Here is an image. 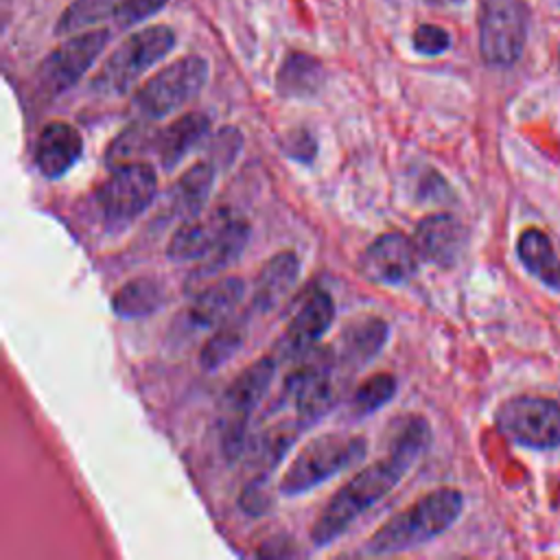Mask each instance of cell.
Masks as SVG:
<instances>
[{
  "label": "cell",
  "mask_w": 560,
  "mask_h": 560,
  "mask_svg": "<svg viewBox=\"0 0 560 560\" xmlns=\"http://www.w3.org/2000/svg\"><path fill=\"white\" fill-rule=\"evenodd\" d=\"M431 440L429 422L420 416H409L394 435L387 457L357 472L322 510L311 529V540L319 547L339 538L361 514L387 497L405 477L411 464L422 455Z\"/></svg>",
  "instance_id": "1"
},
{
  "label": "cell",
  "mask_w": 560,
  "mask_h": 560,
  "mask_svg": "<svg viewBox=\"0 0 560 560\" xmlns=\"http://www.w3.org/2000/svg\"><path fill=\"white\" fill-rule=\"evenodd\" d=\"M464 497L455 488L433 490L407 510L387 518L365 542V551L372 556L398 553L422 545L444 529H448L462 514Z\"/></svg>",
  "instance_id": "2"
},
{
  "label": "cell",
  "mask_w": 560,
  "mask_h": 560,
  "mask_svg": "<svg viewBox=\"0 0 560 560\" xmlns=\"http://www.w3.org/2000/svg\"><path fill=\"white\" fill-rule=\"evenodd\" d=\"M365 440L350 433H324L298 451L280 479V492L302 494L337 472L350 468L365 455Z\"/></svg>",
  "instance_id": "3"
},
{
  "label": "cell",
  "mask_w": 560,
  "mask_h": 560,
  "mask_svg": "<svg viewBox=\"0 0 560 560\" xmlns=\"http://www.w3.org/2000/svg\"><path fill=\"white\" fill-rule=\"evenodd\" d=\"M175 46V33L168 26H149L129 35L101 66L92 88L101 94L127 92L153 63L164 59Z\"/></svg>",
  "instance_id": "4"
},
{
  "label": "cell",
  "mask_w": 560,
  "mask_h": 560,
  "mask_svg": "<svg viewBox=\"0 0 560 560\" xmlns=\"http://www.w3.org/2000/svg\"><path fill=\"white\" fill-rule=\"evenodd\" d=\"M276 374V363L269 357L254 361L225 389L221 398V446L225 457L234 459L243 451L247 422Z\"/></svg>",
  "instance_id": "5"
},
{
  "label": "cell",
  "mask_w": 560,
  "mask_h": 560,
  "mask_svg": "<svg viewBox=\"0 0 560 560\" xmlns=\"http://www.w3.org/2000/svg\"><path fill=\"white\" fill-rule=\"evenodd\" d=\"M208 77V63L197 57H182L179 61L153 74L133 96V109L149 120L164 118L199 94Z\"/></svg>",
  "instance_id": "6"
},
{
  "label": "cell",
  "mask_w": 560,
  "mask_h": 560,
  "mask_svg": "<svg viewBox=\"0 0 560 560\" xmlns=\"http://www.w3.org/2000/svg\"><path fill=\"white\" fill-rule=\"evenodd\" d=\"M497 429L514 444L549 451L560 446V402L540 396H514L497 413Z\"/></svg>",
  "instance_id": "7"
},
{
  "label": "cell",
  "mask_w": 560,
  "mask_h": 560,
  "mask_svg": "<svg viewBox=\"0 0 560 560\" xmlns=\"http://www.w3.org/2000/svg\"><path fill=\"white\" fill-rule=\"evenodd\" d=\"M158 192L155 171L147 162H122L98 186L96 203L109 223H129L142 214Z\"/></svg>",
  "instance_id": "8"
},
{
  "label": "cell",
  "mask_w": 560,
  "mask_h": 560,
  "mask_svg": "<svg viewBox=\"0 0 560 560\" xmlns=\"http://www.w3.org/2000/svg\"><path fill=\"white\" fill-rule=\"evenodd\" d=\"M527 9L521 0H483L479 50L488 66H512L525 46Z\"/></svg>",
  "instance_id": "9"
},
{
  "label": "cell",
  "mask_w": 560,
  "mask_h": 560,
  "mask_svg": "<svg viewBox=\"0 0 560 560\" xmlns=\"http://www.w3.org/2000/svg\"><path fill=\"white\" fill-rule=\"evenodd\" d=\"M335 357L324 350L308 354L284 381V398L295 407L298 420L313 422L322 418L339 398V385L332 376Z\"/></svg>",
  "instance_id": "10"
},
{
  "label": "cell",
  "mask_w": 560,
  "mask_h": 560,
  "mask_svg": "<svg viewBox=\"0 0 560 560\" xmlns=\"http://www.w3.org/2000/svg\"><path fill=\"white\" fill-rule=\"evenodd\" d=\"M107 39L109 33L103 28L70 37L42 61L37 70V85L52 96L68 90L83 77V72L101 55Z\"/></svg>",
  "instance_id": "11"
},
{
  "label": "cell",
  "mask_w": 560,
  "mask_h": 560,
  "mask_svg": "<svg viewBox=\"0 0 560 560\" xmlns=\"http://www.w3.org/2000/svg\"><path fill=\"white\" fill-rule=\"evenodd\" d=\"M420 262L413 238L400 232H387L376 236L361 254V273L376 284H402L407 282Z\"/></svg>",
  "instance_id": "12"
},
{
  "label": "cell",
  "mask_w": 560,
  "mask_h": 560,
  "mask_svg": "<svg viewBox=\"0 0 560 560\" xmlns=\"http://www.w3.org/2000/svg\"><path fill=\"white\" fill-rule=\"evenodd\" d=\"M413 243L422 260L438 267H453L466 247V228L453 214H427L416 225Z\"/></svg>",
  "instance_id": "13"
},
{
  "label": "cell",
  "mask_w": 560,
  "mask_h": 560,
  "mask_svg": "<svg viewBox=\"0 0 560 560\" xmlns=\"http://www.w3.org/2000/svg\"><path fill=\"white\" fill-rule=\"evenodd\" d=\"M234 217L228 208H217L203 217L195 214L182 223L166 245V256L175 262L203 260L219 245L230 219Z\"/></svg>",
  "instance_id": "14"
},
{
  "label": "cell",
  "mask_w": 560,
  "mask_h": 560,
  "mask_svg": "<svg viewBox=\"0 0 560 560\" xmlns=\"http://www.w3.org/2000/svg\"><path fill=\"white\" fill-rule=\"evenodd\" d=\"M83 153L81 133L63 120L48 122L35 142V166L44 177H61Z\"/></svg>",
  "instance_id": "15"
},
{
  "label": "cell",
  "mask_w": 560,
  "mask_h": 560,
  "mask_svg": "<svg viewBox=\"0 0 560 560\" xmlns=\"http://www.w3.org/2000/svg\"><path fill=\"white\" fill-rule=\"evenodd\" d=\"M335 304L324 289H315L298 308L284 330V350L289 354L308 352L332 324Z\"/></svg>",
  "instance_id": "16"
},
{
  "label": "cell",
  "mask_w": 560,
  "mask_h": 560,
  "mask_svg": "<svg viewBox=\"0 0 560 560\" xmlns=\"http://www.w3.org/2000/svg\"><path fill=\"white\" fill-rule=\"evenodd\" d=\"M300 276V260L293 252H280L267 260L254 280L252 306L260 313L273 311L295 287Z\"/></svg>",
  "instance_id": "17"
},
{
  "label": "cell",
  "mask_w": 560,
  "mask_h": 560,
  "mask_svg": "<svg viewBox=\"0 0 560 560\" xmlns=\"http://www.w3.org/2000/svg\"><path fill=\"white\" fill-rule=\"evenodd\" d=\"M245 293V284L241 278H223L210 287H203L199 293H195L190 308H188V322L192 328H210L230 317V313L238 306L241 298Z\"/></svg>",
  "instance_id": "18"
},
{
  "label": "cell",
  "mask_w": 560,
  "mask_h": 560,
  "mask_svg": "<svg viewBox=\"0 0 560 560\" xmlns=\"http://www.w3.org/2000/svg\"><path fill=\"white\" fill-rule=\"evenodd\" d=\"M208 116L192 112L179 116L175 122L155 131L151 147L155 149L162 166L173 168L177 162H182L186 153L201 142V138L208 133Z\"/></svg>",
  "instance_id": "19"
},
{
  "label": "cell",
  "mask_w": 560,
  "mask_h": 560,
  "mask_svg": "<svg viewBox=\"0 0 560 560\" xmlns=\"http://www.w3.org/2000/svg\"><path fill=\"white\" fill-rule=\"evenodd\" d=\"M516 254L532 276H536L542 284L560 291V258L545 232L536 228L521 232Z\"/></svg>",
  "instance_id": "20"
},
{
  "label": "cell",
  "mask_w": 560,
  "mask_h": 560,
  "mask_svg": "<svg viewBox=\"0 0 560 560\" xmlns=\"http://www.w3.org/2000/svg\"><path fill=\"white\" fill-rule=\"evenodd\" d=\"M326 72L319 59L306 52H291L278 70V92L287 98L315 96L324 85Z\"/></svg>",
  "instance_id": "21"
},
{
  "label": "cell",
  "mask_w": 560,
  "mask_h": 560,
  "mask_svg": "<svg viewBox=\"0 0 560 560\" xmlns=\"http://www.w3.org/2000/svg\"><path fill=\"white\" fill-rule=\"evenodd\" d=\"M387 341V324L381 317H361L348 324L341 332L343 359L361 365L374 359Z\"/></svg>",
  "instance_id": "22"
},
{
  "label": "cell",
  "mask_w": 560,
  "mask_h": 560,
  "mask_svg": "<svg viewBox=\"0 0 560 560\" xmlns=\"http://www.w3.org/2000/svg\"><path fill=\"white\" fill-rule=\"evenodd\" d=\"M164 289L160 282L149 278H136L127 284H122L114 298L112 308L118 317L133 319V317H147L155 313L164 304Z\"/></svg>",
  "instance_id": "23"
},
{
  "label": "cell",
  "mask_w": 560,
  "mask_h": 560,
  "mask_svg": "<svg viewBox=\"0 0 560 560\" xmlns=\"http://www.w3.org/2000/svg\"><path fill=\"white\" fill-rule=\"evenodd\" d=\"M212 184H214V164L212 162L192 164L173 188L175 210L195 217L206 203Z\"/></svg>",
  "instance_id": "24"
},
{
  "label": "cell",
  "mask_w": 560,
  "mask_h": 560,
  "mask_svg": "<svg viewBox=\"0 0 560 560\" xmlns=\"http://www.w3.org/2000/svg\"><path fill=\"white\" fill-rule=\"evenodd\" d=\"M247 238H249V225H247V221L234 214V217L230 219V223H228V228H225V232H223L219 245L212 249V254H210L208 258H203V265L197 269L195 276H190V280L195 278V280L199 282L201 278H208V276L221 271L223 267L232 265V262L241 256V252L245 249Z\"/></svg>",
  "instance_id": "25"
},
{
  "label": "cell",
  "mask_w": 560,
  "mask_h": 560,
  "mask_svg": "<svg viewBox=\"0 0 560 560\" xmlns=\"http://www.w3.org/2000/svg\"><path fill=\"white\" fill-rule=\"evenodd\" d=\"M245 339L243 322H223L221 328L203 343L199 352V363L203 370H217L230 357L236 354Z\"/></svg>",
  "instance_id": "26"
},
{
  "label": "cell",
  "mask_w": 560,
  "mask_h": 560,
  "mask_svg": "<svg viewBox=\"0 0 560 560\" xmlns=\"http://www.w3.org/2000/svg\"><path fill=\"white\" fill-rule=\"evenodd\" d=\"M394 394H396L394 374H389V372L372 374L357 387V392L352 396L354 413H359V416L372 413V411L381 409L383 405H387L394 398Z\"/></svg>",
  "instance_id": "27"
},
{
  "label": "cell",
  "mask_w": 560,
  "mask_h": 560,
  "mask_svg": "<svg viewBox=\"0 0 560 560\" xmlns=\"http://www.w3.org/2000/svg\"><path fill=\"white\" fill-rule=\"evenodd\" d=\"M120 0H74L68 4L63 15L59 18L57 33H72L79 28H85L105 15L114 13Z\"/></svg>",
  "instance_id": "28"
},
{
  "label": "cell",
  "mask_w": 560,
  "mask_h": 560,
  "mask_svg": "<svg viewBox=\"0 0 560 560\" xmlns=\"http://www.w3.org/2000/svg\"><path fill=\"white\" fill-rule=\"evenodd\" d=\"M166 2L168 0H120V4L114 11V18L120 26H131L158 13Z\"/></svg>",
  "instance_id": "29"
},
{
  "label": "cell",
  "mask_w": 560,
  "mask_h": 560,
  "mask_svg": "<svg viewBox=\"0 0 560 560\" xmlns=\"http://www.w3.org/2000/svg\"><path fill=\"white\" fill-rule=\"evenodd\" d=\"M451 46V37L444 28L433 26V24H420L413 31V48L422 55H440Z\"/></svg>",
  "instance_id": "30"
},
{
  "label": "cell",
  "mask_w": 560,
  "mask_h": 560,
  "mask_svg": "<svg viewBox=\"0 0 560 560\" xmlns=\"http://www.w3.org/2000/svg\"><path fill=\"white\" fill-rule=\"evenodd\" d=\"M429 2H433V4H440V7H455V4H459L462 0H429Z\"/></svg>",
  "instance_id": "31"
}]
</instances>
